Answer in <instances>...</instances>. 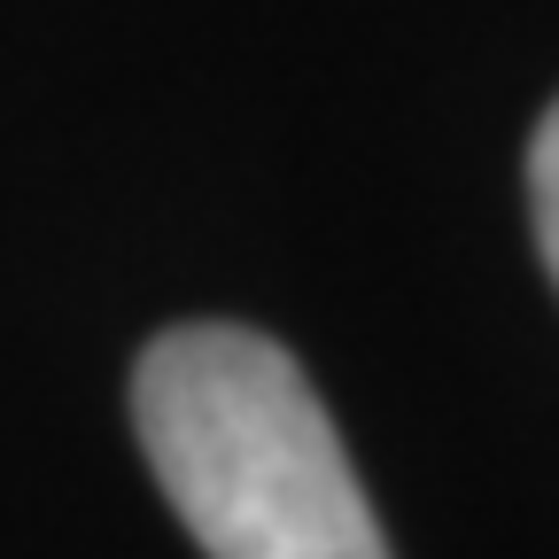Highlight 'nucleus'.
Segmentation results:
<instances>
[{"instance_id":"obj_1","label":"nucleus","mask_w":559,"mask_h":559,"mask_svg":"<svg viewBox=\"0 0 559 559\" xmlns=\"http://www.w3.org/2000/svg\"><path fill=\"white\" fill-rule=\"evenodd\" d=\"M132 428L210 559H396L319 389L257 326L156 334L132 366Z\"/></svg>"},{"instance_id":"obj_2","label":"nucleus","mask_w":559,"mask_h":559,"mask_svg":"<svg viewBox=\"0 0 559 559\" xmlns=\"http://www.w3.org/2000/svg\"><path fill=\"white\" fill-rule=\"evenodd\" d=\"M528 218H536V249L559 280V102L544 109V124L528 140Z\"/></svg>"}]
</instances>
